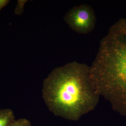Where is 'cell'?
I'll use <instances>...</instances> for the list:
<instances>
[{
	"label": "cell",
	"instance_id": "cell-4",
	"mask_svg": "<svg viewBox=\"0 0 126 126\" xmlns=\"http://www.w3.org/2000/svg\"><path fill=\"white\" fill-rule=\"evenodd\" d=\"M15 120L14 112L11 109H0V126H11Z\"/></svg>",
	"mask_w": 126,
	"mask_h": 126
},
{
	"label": "cell",
	"instance_id": "cell-6",
	"mask_svg": "<svg viewBox=\"0 0 126 126\" xmlns=\"http://www.w3.org/2000/svg\"><path fill=\"white\" fill-rule=\"evenodd\" d=\"M27 0H18V4L15 10V13L17 15H20L23 13L24 5Z\"/></svg>",
	"mask_w": 126,
	"mask_h": 126
},
{
	"label": "cell",
	"instance_id": "cell-3",
	"mask_svg": "<svg viewBox=\"0 0 126 126\" xmlns=\"http://www.w3.org/2000/svg\"><path fill=\"white\" fill-rule=\"evenodd\" d=\"M64 20L72 30L82 34L92 31L96 24L94 12L86 5L72 8L66 14Z\"/></svg>",
	"mask_w": 126,
	"mask_h": 126
},
{
	"label": "cell",
	"instance_id": "cell-5",
	"mask_svg": "<svg viewBox=\"0 0 126 126\" xmlns=\"http://www.w3.org/2000/svg\"><path fill=\"white\" fill-rule=\"evenodd\" d=\"M11 126H31V123L28 119L20 118L15 120Z\"/></svg>",
	"mask_w": 126,
	"mask_h": 126
},
{
	"label": "cell",
	"instance_id": "cell-2",
	"mask_svg": "<svg viewBox=\"0 0 126 126\" xmlns=\"http://www.w3.org/2000/svg\"><path fill=\"white\" fill-rule=\"evenodd\" d=\"M100 44L90 67L91 82L99 96L126 116V19L114 24Z\"/></svg>",
	"mask_w": 126,
	"mask_h": 126
},
{
	"label": "cell",
	"instance_id": "cell-1",
	"mask_svg": "<svg viewBox=\"0 0 126 126\" xmlns=\"http://www.w3.org/2000/svg\"><path fill=\"white\" fill-rule=\"evenodd\" d=\"M42 92L50 112L72 121L94 110L100 96L91 82L90 67L76 61L54 69L44 80Z\"/></svg>",
	"mask_w": 126,
	"mask_h": 126
},
{
	"label": "cell",
	"instance_id": "cell-7",
	"mask_svg": "<svg viewBox=\"0 0 126 126\" xmlns=\"http://www.w3.org/2000/svg\"><path fill=\"white\" fill-rule=\"evenodd\" d=\"M9 0H0V11L1 9L9 4Z\"/></svg>",
	"mask_w": 126,
	"mask_h": 126
}]
</instances>
